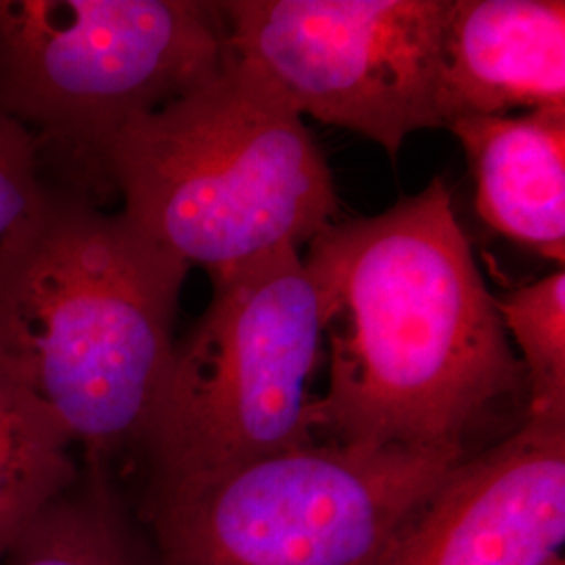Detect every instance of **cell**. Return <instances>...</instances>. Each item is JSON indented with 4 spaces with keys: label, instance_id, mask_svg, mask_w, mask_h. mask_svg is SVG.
I'll return each instance as SVG.
<instances>
[{
    "label": "cell",
    "instance_id": "obj_14",
    "mask_svg": "<svg viewBox=\"0 0 565 565\" xmlns=\"http://www.w3.org/2000/svg\"><path fill=\"white\" fill-rule=\"evenodd\" d=\"M46 184L34 139L0 116V239L41 202Z\"/></svg>",
    "mask_w": 565,
    "mask_h": 565
},
{
    "label": "cell",
    "instance_id": "obj_15",
    "mask_svg": "<svg viewBox=\"0 0 565 565\" xmlns=\"http://www.w3.org/2000/svg\"><path fill=\"white\" fill-rule=\"evenodd\" d=\"M546 565H565L564 555H562V557H557V559H553V562H548Z\"/></svg>",
    "mask_w": 565,
    "mask_h": 565
},
{
    "label": "cell",
    "instance_id": "obj_3",
    "mask_svg": "<svg viewBox=\"0 0 565 565\" xmlns=\"http://www.w3.org/2000/svg\"><path fill=\"white\" fill-rule=\"evenodd\" d=\"M121 214L210 277L331 224L338 195L303 118L235 57L124 128L105 160Z\"/></svg>",
    "mask_w": 565,
    "mask_h": 565
},
{
    "label": "cell",
    "instance_id": "obj_5",
    "mask_svg": "<svg viewBox=\"0 0 565 565\" xmlns=\"http://www.w3.org/2000/svg\"><path fill=\"white\" fill-rule=\"evenodd\" d=\"M461 459L315 443L212 476L149 480L151 565H380Z\"/></svg>",
    "mask_w": 565,
    "mask_h": 565
},
{
    "label": "cell",
    "instance_id": "obj_1",
    "mask_svg": "<svg viewBox=\"0 0 565 565\" xmlns=\"http://www.w3.org/2000/svg\"><path fill=\"white\" fill-rule=\"evenodd\" d=\"M302 263L329 342V385L310 408L317 440L465 452L525 387L443 179L373 218L329 224Z\"/></svg>",
    "mask_w": 565,
    "mask_h": 565
},
{
    "label": "cell",
    "instance_id": "obj_13",
    "mask_svg": "<svg viewBox=\"0 0 565 565\" xmlns=\"http://www.w3.org/2000/svg\"><path fill=\"white\" fill-rule=\"evenodd\" d=\"M507 333L522 352L527 413L565 417V273H551L494 298Z\"/></svg>",
    "mask_w": 565,
    "mask_h": 565
},
{
    "label": "cell",
    "instance_id": "obj_8",
    "mask_svg": "<svg viewBox=\"0 0 565 565\" xmlns=\"http://www.w3.org/2000/svg\"><path fill=\"white\" fill-rule=\"evenodd\" d=\"M565 543V417L524 425L461 459L380 565H546Z\"/></svg>",
    "mask_w": 565,
    "mask_h": 565
},
{
    "label": "cell",
    "instance_id": "obj_12",
    "mask_svg": "<svg viewBox=\"0 0 565 565\" xmlns=\"http://www.w3.org/2000/svg\"><path fill=\"white\" fill-rule=\"evenodd\" d=\"M72 443L0 373V559L44 507L76 482Z\"/></svg>",
    "mask_w": 565,
    "mask_h": 565
},
{
    "label": "cell",
    "instance_id": "obj_9",
    "mask_svg": "<svg viewBox=\"0 0 565 565\" xmlns=\"http://www.w3.org/2000/svg\"><path fill=\"white\" fill-rule=\"evenodd\" d=\"M438 109L459 118L565 109L564 0H450Z\"/></svg>",
    "mask_w": 565,
    "mask_h": 565
},
{
    "label": "cell",
    "instance_id": "obj_11",
    "mask_svg": "<svg viewBox=\"0 0 565 565\" xmlns=\"http://www.w3.org/2000/svg\"><path fill=\"white\" fill-rule=\"evenodd\" d=\"M0 565H151V555L121 505L109 465L86 461L76 482L42 509Z\"/></svg>",
    "mask_w": 565,
    "mask_h": 565
},
{
    "label": "cell",
    "instance_id": "obj_4",
    "mask_svg": "<svg viewBox=\"0 0 565 565\" xmlns=\"http://www.w3.org/2000/svg\"><path fill=\"white\" fill-rule=\"evenodd\" d=\"M224 55L221 2L0 0V116L28 130L53 184L102 203L121 130L207 81Z\"/></svg>",
    "mask_w": 565,
    "mask_h": 565
},
{
    "label": "cell",
    "instance_id": "obj_7",
    "mask_svg": "<svg viewBox=\"0 0 565 565\" xmlns=\"http://www.w3.org/2000/svg\"><path fill=\"white\" fill-rule=\"evenodd\" d=\"M228 51L300 116L377 142L390 158L438 109L450 0L221 2Z\"/></svg>",
    "mask_w": 565,
    "mask_h": 565
},
{
    "label": "cell",
    "instance_id": "obj_6",
    "mask_svg": "<svg viewBox=\"0 0 565 565\" xmlns=\"http://www.w3.org/2000/svg\"><path fill=\"white\" fill-rule=\"evenodd\" d=\"M210 279L212 302L174 343L139 446L149 480L212 476L319 443L310 385L323 324L300 249Z\"/></svg>",
    "mask_w": 565,
    "mask_h": 565
},
{
    "label": "cell",
    "instance_id": "obj_10",
    "mask_svg": "<svg viewBox=\"0 0 565 565\" xmlns=\"http://www.w3.org/2000/svg\"><path fill=\"white\" fill-rule=\"evenodd\" d=\"M446 128L463 145L480 218L564 266L565 109L459 118Z\"/></svg>",
    "mask_w": 565,
    "mask_h": 565
},
{
    "label": "cell",
    "instance_id": "obj_2",
    "mask_svg": "<svg viewBox=\"0 0 565 565\" xmlns=\"http://www.w3.org/2000/svg\"><path fill=\"white\" fill-rule=\"evenodd\" d=\"M191 266L53 182L0 239V373L86 461L141 446Z\"/></svg>",
    "mask_w": 565,
    "mask_h": 565
}]
</instances>
